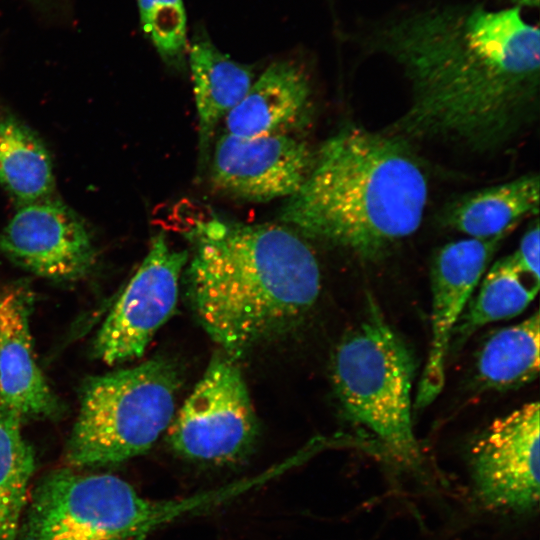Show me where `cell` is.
I'll use <instances>...</instances> for the list:
<instances>
[{
  "label": "cell",
  "instance_id": "4",
  "mask_svg": "<svg viewBox=\"0 0 540 540\" xmlns=\"http://www.w3.org/2000/svg\"><path fill=\"white\" fill-rule=\"evenodd\" d=\"M414 372L410 349L370 299L365 316L333 352V390L346 419L407 465L420 460L412 424Z\"/></svg>",
  "mask_w": 540,
  "mask_h": 540
},
{
  "label": "cell",
  "instance_id": "2",
  "mask_svg": "<svg viewBox=\"0 0 540 540\" xmlns=\"http://www.w3.org/2000/svg\"><path fill=\"white\" fill-rule=\"evenodd\" d=\"M185 237L192 249L183 271L190 308L234 359L299 322L319 297L318 260L291 229L211 213Z\"/></svg>",
  "mask_w": 540,
  "mask_h": 540
},
{
  "label": "cell",
  "instance_id": "3",
  "mask_svg": "<svg viewBox=\"0 0 540 540\" xmlns=\"http://www.w3.org/2000/svg\"><path fill=\"white\" fill-rule=\"evenodd\" d=\"M427 199V178L407 142L348 124L314 153L281 219L372 260L418 230Z\"/></svg>",
  "mask_w": 540,
  "mask_h": 540
},
{
  "label": "cell",
  "instance_id": "23",
  "mask_svg": "<svg viewBox=\"0 0 540 540\" xmlns=\"http://www.w3.org/2000/svg\"><path fill=\"white\" fill-rule=\"evenodd\" d=\"M508 1L512 6H519V7H529V8H537L539 6L540 0H504Z\"/></svg>",
  "mask_w": 540,
  "mask_h": 540
},
{
  "label": "cell",
  "instance_id": "13",
  "mask_svg": "<svg viewBox=\"0 0 540 540\" xmlns=\"http://www.w3.org/2000/svg\"><path fill=\"white\" fill-rule=\"evenodd\" d=\"M31 308V294L23 286H12L0 294V405L22 420L59 412L35 359Z\"/></svg>",
  "mask_w": 540,
  "mask_h": 540
},
{
  "label": "cell",
  "instance_id": "6",
  "mask_svg": "<svg viewBox=\"0 0 540 540\" xmlns=\"http://www.w3.org/2000/svg\"><path fill=\"white\" fill-rule=\"evenodd\" d=\"M171 509L111 474L59 470L32 495L20 540H143Z\"/></svg>",
  "mask_w": 540,
  "mask_h": 540
},
{
  "label": "cell",
  "instance_id": "1",
  "mask_svg": "<svg viewBox=\"0 0 540 540\" xmlns=\"http://www.w3.org/2000/svg\"><path fill=\"white\" fill-rule=\"evenodd\" d=\"M354 37L403 69L410 104L385 133L405 142L494 152L538 118L540 33L519 6L414 8L371 21Z\"/></svg>",
  "mask_w": 540,
  "mask_h": 540
},
{
  "label": "cell",
  "instance_id": "8",
  "mask_svg": "<svg viewBox=\"0 0 540 540\" xmlns=\"http://www.w3.org/2000/svg\"><path fill=\"white\" fill-rule=\"evenodd\" d=\"M477 500L493 511L525 514L539 504V404L525 403L491 422L470 450Z\"/></svg>",
  "mask_w": 540,
  "mask_h": 540
},
{
  "label": "cell",
  "instance_id": "16",
  "mask_svg": "<svg viewBox=\"0 0 540 540\" xmlns=\"http://www.w3.org/2000/svg\"><path fill=\"white\" fill-rule=\"evenodd\" d=\"M198 116L199 147L206 154L219 121L246 95L254 76L249 67L222 53L203 32L188 47Z\"/></svg>",
  "mask_w": 540,
  "mask_h": 540
},
{
  "label": "cell",
  "instance_id": "19",
  "mask_svg": "<svg viewBox=\"0 0 540 540\" xmlns=\"http://www.w3.org/2000/svg\"><path fill=\"white\" fill-rule=\"evenodd\" d=\"M0 183L24 205L43 200L54 186L50 156L25 125L0 116Z\"/></svg>",
  "mask_w": 540,
  "mask_h": 540
},
{
  "label": "cell",
  "instance_id": "20",
  "mask_svg": "<svg viewBox=\"0 0 540 540\" xmlns=\"http://www.w3.org/2000/svg\"><path fill=\"white\" fill-rule=\"evenodd\" d=\"M22 419L0 405V540H16L35 469L31 446L21 433Z\"/></svg>",
  "mask_w": 540,
  "mask_h": 540
},
{
  "label": "cell",
  "instance_id": "17",
  "mask_svg": "<svg viewBox=\"0 0 540 540\" xmlns=\"http://www.w3.org/2000/svg\"><path fill=\"white\" fill-rule=\"evenodd\" d=\"M539 341L538 311L490 334L476 356L475 377L480 388L509 391L534 381L539 374Z\"/></svg>",
  "mask_w": 540,
  "mask_h": 540
},
{
  "label": "cell",
  "instance_id": "14",
  "mask_svg": "<svg viewBox=\"0 0 540 540\" xmlns=\"http://www.w3.org/2000/svg\"><path fill=\"white\" fill-rule=\"evenodd\" d=\"M310 110L311 86L305 71L291 61H277L225 116V132L239 137L288 134L305 123Z\"/></svg>",
  "mask_w": 540,
  "mask_h": 540
},
{
  "label": "cell",
  "instance_id": "10",
  "mask_svg": "<svg viewBox=\"0 0 540 540\" xmlns=\"http://www.w3.org/2000/svg\"><path fill=\"white\" fill-rule=\"evenodd\" d=\"M509 234L452 241L435 253L430 273L431 340L413 401L416 410L430 405L442 391L453 331L494 254Z\"/></svg>",
  "mask_w": 540,
  "mask_h": 540
},
{
  "label": "cell",
  "instance_id": "12",
  "mask_svg": "<svg viewBox=\"0 0 540 540\" xmlns=\"http://www.w3.org/2000/svg\"><path fill=\"white\" fill-rule=\"evenodd\" d=\"M0 251L27 270L58 281L83 277L95 261L83 222L65 206L44 199L17 211L0 234Z\"/></svg>",
  "mask_w": 540,
  "mask_h": 540
},
{
  "label": "cell",
  "instance_id": "22",
  "mask_svg": "<svg viewBox=\"0 0 540 540\" xmlns=\"http://www.w3.org/2000/svg\"><path fill=\"white\" fill-rule=\"evenodd\" d=\"M519 269L535 281L539 275V223L536 218L522 236L519 246L511 254Z\"/></svg>",
  "mask_w": 540,
  "mask_h": 540
},
{
  "label": "cell",
  "instance_id": "11",
  "mask_svg": "<svg viewBox=\"0 0 540 540\" xmlns=\"http://www.w3.org/2000/svg\"><path fill=\"white\" fill-rule=\"evenodd\" d=\"M314 153L289 134L239 137L223 133L215 143L211 181L219 191L252 202L294 196Z\"/></svg>",
  "mask_w": 540,
  "mask_h": 540
},
{
  "label": "cell",
  "instance_id": "9",
  "mask_svg": "<svg viewBox=\"0 0 540 540\" xmlns=\"http://www.w3.org/2000/svg\"><path fill=\"white\" fill-rule=\"evenodd\" d=\"M189 259L158 233L141 265L98 331L94 355L107 364L139 358L176 308L179 282Z\"/></svg>",
  "mask_w": 540,
  "mask_h": 540
},
{
  "label": "cell",
  "instance_id": "21",
  "mask_svg": "<svg viewBox=\"0 0 540 540\" xmlns=\"http://www.w3.org/2000/svg\"><path fill=\"white\" fill-rule=\"evenodd\" d=\"M143 32L169 65L184 63L188 52L187 17L182 0H137Z\"/></svg>",
  "mask_w": 540,
  "mask_h": 540
},
{
  "label": "cell",
  "instance_id": "5",
  "mask_svg": "<svg viewBox=\"0 0 540 540\" xmlns=\"http://www.w3.org/2000/svg\"><path fill=\"white\" fill-rule=\"evenodd\" d=\"M180 374L153 358L87 379L66 459L77 467L124 462L149 450L175 415Z\"/></svg>",
  "mask_w": 540,
  "mask_h": 540
},
{
  "label": "cell",
  "instance_id": "15",
  "mask_svg": "<svg viewBox=\"0 0 540 540\" xmlns=\"http://www.w3.org/2000/svg\"><path fill=\"white\" fill-rule=\"evenodd\" d=\"M538 211L539 176L529 173L457 198L441 212L440 221L471 238H491L511 233L522 218Z\"/></svg>",
  "mask_w": 540,
  "mask_h": 540
},
{
  "label": "cell",
  "instance_id": "7",
  "mask_svg": "<svg viewBox=\"0 0 540 540\" xmlns=\"http://www.w3.org/2000/svg\"><path fill=\"white\" fill-rule=\"evenodd\" d=\"M259 434L257 416L236 359L214 354L168 429L167 440L181 456L214 464L245 457Z\"/></svg>",
  "mask_w": 540,
  "mask_h": 540
},
{
  "label": "cell",
  "instance_id": "18",
  "mask_svg": "<svg viewBox=\"0 0 540 540\" xmlns=\"http://www.w3.org/2000/svg\"><path fill=\"white\" fill-rule=\"evenodd\" d=\"M479 284L453 331L450 350L459 349L481 327L522 313L540 287L519 269L511 254L496 261Z\"/></svg>",
  "mask_w": 540,
  "mask_h": 540
}]
</instances>
